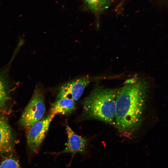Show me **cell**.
Here are the masks:
<instances>
[{"mask_svg":"<svg viewBox=\"0 0 168 168\" xmlns=\"http://www.w3.org/2000/svg\"><path fill=\"white\" fill-rule=\"evenodd\" d=\"M91 80V77L84 76L65 83L60 87L57 99L66 98L74 101L78 100Z\"/></svg>","mask_w":168,"mask_h":168,"instance_id":"cell-5","label":"cell"},{"mask_svg":"<svg viewBox=\"0 0 168 168\" xmlns=\"http://www.w3.org/2000/svg\"><path fill=\"white\" fill-rule=\"evenodd\" d=\"M91 11L99 13L107 8L112 0H84Z\"/></svg>","mask_w":168,"mask_h":168,"instance_id":"cell-9","label":"cell"},{"mask_svg":"<svg viewBox=\"0 0 168 168\" xmlns=\"http://www.w3.org/2000/svg\"><path fill=\"white\" fill-rule=\"evenodd\" d=\"M45 111L44 96L39 88H35L19 119L20 125L26 128L41 119Z\"/></svg>","mask_w":168,"mask_h":168,"instance_id":"cell-3","label":"cell"},{"mask_svg":"<svg viewBox=\"0 0 168 168\" xmlns=\"http://www.w3.org/2000/svg\"><path fill=\"white\" fill-rule=\"evenodd\" d=\"M76 108L74 101L68 98L57 99L52 106L49 114L54 116L60 114H68L73 111Z\"/></svg>","mask_w":168,"mask_h":168,"instance_id":"cell-8","label":"cell"},{"mask_svg":"<svg viewBox=\"0 0 168 168\" xmlns=\"http://www.w3.org/2000/svg\"><path fill=\"white\" fill-rule=\"evenodd\" d=\"M55 116L49 114L26 128L27 142L29 148L36 153L48 133L51 122Z\"/></svg>","mask_w":168,"mask_h":168,"instance_id":"cell-4","label":"cell"},{"mask_svg":"<svg viewBox=\"0 0 168 168\" xmlns=\"http://www.w3.org/2000/svg\"><path fill=\"white\" fill-rule=\"evenodd\" d=\"M6 86L2 79L0 77V110L6 111L10 100Z\"/></svg>","mask_w":168,"mask_h":168,"instance_id":"cell-10","label":"cell"},{"mask_svg":"<svg viewBox=\"0 0 168 168\" xmlns=\"http://www.w3.org/2000/svg\"><path fill=\"white\" fill-rule=\"evenodd\" d=\"M149 85L145 81L129 82L119 90L117 95L115 124L120 132L132 134L142 121Z\"/></svg>","mask_w":168,"mask_h":168,"instance_id":"cell-1","label":"cell"},{"mask_svg":"<svg viewBox=\"0 0 168 168\" xmlns=\"http://www.w3.org/2000/svg\"><path fill=\"white\" fill-rule=\"evenodd\" d=\"M66 131L68 141L66 147L62 151L51 153L58 155L64 153L71 154L72 159L76 154L84 153L88 146V140L76 133L68 125L66 126Z\"/></svg>","mask_w":168,"mask_h":168,"instance_id":"cell-6","label":"cell"},{"mask_svg":"<svg viewBox=\"0 0 168 168\" xmlns=\"http://www.w3.org/2000/svg\"><path fill=\"white\" fill-rule=\"evenodd\" d=\"M119 89L95 88L85 99L84 110L89 117L107 123L115 124L116 100Z\"/></svg>","mask_w":168,"mask_h":168,"instance_id":"cell-2","label":"cell"},{"mask_svg":"<svg viewBox=\"0 0 168 168\" xmlns=\"http://www.w3.org/2000/svg\"><path fill=\"white\" fill-rule=\"evenodd\" d=\"M0 168H21L20 164L17 160L12 157L6 158L2 161Z\"/></svg>","mask_w":168,"mask_h":168,"instance_id":"cell-11","label":"cell"},{"mask_svg":"<svg viewBox=\"0 0 168 168\" xmlns=\"http://www.w3.org/2000/svg\"><path fill=\"white\" fill-rule=\"evenodd\" d=\"M15 143L14 134L7 118L4 115L0 116V156L11 153Z\"/></svg>","mask_w":168,"mask_h":168,"instance_id":"cell-7","label":"cell"}]
</instances>
